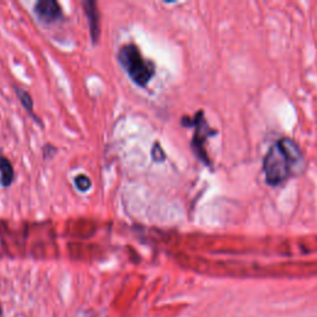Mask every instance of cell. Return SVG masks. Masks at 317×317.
<instances>
[{
  "label": "cell",
  "mask_w": 317,
  "mask_h": 317,
  "mask_svg": "<svg viewBox=\"0 0 317 317\" xmlns=\"http://www.w3.org/2000/svg\"><path fill=\"white\" fill-rule=\"evenodd\" d=\"M34 13L45 24L55 22L64 16L61 7L55 0H39L34 7Z\"/></svg>",
  "instance_id": "4"
},
{
  "label": "cell",
  "mask_w": 317,
  "mask_h": 317,
  "mask_svg": "<svg viewBox=\"0 0 317 317\" xmlns=\"http://www.w3.org/2000/svg\"><path fill=\"white\" fill-rule=\"evenodd\" d=\"M0 181L4 187H9L14 181V168L11 162L5 156H0Z\"/></svg>",
  "instance_id": "6"
},
{
  "label": "cell",
  "mask_w": 317,
  "mask_h": 317,
  "mask_svg": "<svg viewBox=\"0 0 317 317\" xmlns=\"http://www.w3.org/2000/svg\"><path fill=\"white\" fill-rule=\"evenodd\" d=\"M182 125L185 127H195V134H193V138H192V148L195 150V153L197 154L199 159L202 161L208 164V160H207V155H206V151L204 148V144L206 141V139L208 138L210 135H212L213 131L210 129L208 124L206 123L205 118H204V112H198L195 116V118L188 121L187 117H184L182 118Z\"/></svg>",
  "instance_id": "3"
},
{
  "label": "cell",
  "mask_w": 317,
  "mask_h": 317,
  "mask_svg": "<svg viewBox=\"0 0 317 317\" xmlns=\"http://www.w3.org/2000/svg\"><path fill=\"white\" fill-rule=\"evenodd\" d=\"M302 154L295 141L282 138L268 150L263 162L265 180L270 186L284 184L302 164Z\"/></svg>",
  "instance_id": "1"
},
{
  "label": "cell",
  "mask_w": 317,
  "mask_h": 317,
  "mask_svg": "<svg viewBox=\"0 0 317 317\" xmlns=\"http://www.w3.org/2000/svg\"><path fill=\"white\" fill-rule=\"evenodd\" d=\"M118 61L131 81L139 87H147L155 75V66L142 57L138 46L134 44L124 45L118 52Z\"/></svg>",
  "instance_id": "2"
},
{
  "label": "cell",
  "mask_w": 317,
  "mask_h": 317,
  "mask_svg": "<svg viewBox=\"0 0 317 317\" xmlns=\"http://www.w3.org/2000/svg\"><path fill=\"white\" fill-rule=\"evenodd\" d=\"M84 14L88 18V24L91 28V36H92L93 44H97L101 34V22H99V11L97 3L93 0H85L83 3Z\"/></svg>",
  "instance_id": "5"
},
{
  "label": "cell",
  "mask_w": 317,
  "mask_h": 317,
  "mask_svg": "<svg viewBox=\"0 0 317 317\" xmlns=\"http://www.w3.org/2000/svg\"><path fill=\"white\" fill-rule=\"evenodd\" d=\"M75 185L77 190L81 191V192H85V191H88L92 187V181H91V179L88 176L78 175L75 178Z\"/></svg>",
  "instance_id": "8"
},
{
  "label": "cell",
  "mask_w": 317,
  "mask_h": 317,
  "mask_svg": "<svg viewBox=\"0 0 317 317\" xmlns=\"http://www.w3.org/2000/svg\"><path fill=\"white\" fill-rule=\"evenodd\" d=\"M15 90H16V94H18V97H19L20 102H21L22 107H24L25 109H26L27 112L30 113L31 116L34 117V118H35V116H34V113H33L34 102H33V98H31L30 94H28V93L26 92V91L20 90V88H15Z\"/></svg>",
  "instance_id": "7"
},
{
  "label": "cell",
  "mask_w": 317,
  "mask_h": 317,
  "mask_svg": "<svg viewBox=\"0 0 317 317\" xmlns=\"http://www.w3.org/2000/svg\"><path fill=\"white\" fill-rule=\"evenodd\" d=\"M151 158H153L154 162L165 161V158H166V155H165L164 150L161 149V147H160L159 142H155V144L153 145V149H151Z\"/></svg>",
  "instance_id": "9"
},
{
  "label": "cell",
  "mask_w": 317,
  "mask_h": 317,
  "mask_svg": "<svg viewBox=\"0 0 317 317\" xmlns=\"http://www.w3.org/2000/svg\"><path fill=\"white\" fill-rule=\"evenodd\" d=\"M0 315H2V308H0Z\"/></svg>",
  "instance_id": "10"
}]
</instances>
